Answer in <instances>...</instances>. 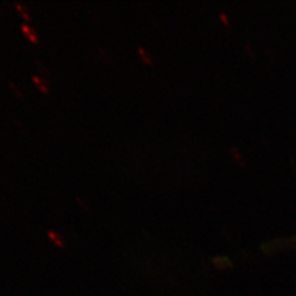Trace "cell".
<instances>
[{"label": "cell", "mask_w": 296, "mask_h": 296, "mask_svg": "<svg viewBox=\"0 0 296 296\" xmlns=\"http://www.w3.org/2000/svg\"><path fill=\"white\" fill-rule=\"evenodd\" d=\"M20 27H21V31L27 35V37L31 41V42H34V43L39 42V37H37L36 33H35V31L30 27L29 24H27V23H21V24H20Z\"/></svg>", "instance_id": "obj_1"}, {"label": "cell", "mask_w": 296, "mask_h": 296, "mask_svg": "<svg viewBox=\"0 0 296 296\" xmlns=\"http://www.w3.org/2000/svg\"><path fill=\"white\" fill-rule=\"evenodd\" d=\"M32 81L35 84V86L37 87V88L39 89V91L44 92V93H47L48 92V87H47L46 82L43 80V79H41L39 76H32Z\"/></svg>", "instance_id": "obj_2"}, {"label": "cell", "mask_w": 296, "mask_h": 296, "mask_svg": "<svg viewBox=\"0 0 296 296\" xmlns=\"http://www.w3.org/2000/svg\"><path fill=\"white\" fill-rule=\"evenodd\" d=\"M15 8H17L18 12L20 13V15L23 18V19L25 20H30L31 19V14H30L29 12V9H27V7L25 6H23L21 2H15Z\"/></svg>", "instance_id": "obj_3"}, {"label": "cell", "mask_w": 296, "mask_h": 296, "mask_svg": "<svg viewBox=\"0 0 296 296\" xmlns=\"http://www.w3.org/2000/svg\"><path fill=\"white\" fill-rule=\"evenodd\" d=\"M48 236H49V238H51V239H52L53 241L56 242L57 245H59V246H62V245H63L62 240H60V239H59V238H58V235H57L56 232H48Z\"/></svg>", "instance_id": "obj_4"}, {"label": "cell", "mask_w": 296, "mask_h": 296, "mask_svg": "<svg viewBox=\"0 0 296 296\" xmlns=\"http://www.w3.org/2000/svg\"><path fill=\"white\" fill-rule=\"evenodd\" d=\"M9 84H10V87H11V88H12L13 90H14V91L17 92V94H19V96H22V91H21L20 89H18V87L15 86V84H13V82H9Z\"/></svg>", "instance_id": "obj_5"}, {"label": "cell", "mask_w": 296, "mask_h": 296, "mask_svg": "<svg viewBox=\"0 0 296 296\" xmlns=\"http://www.w3.org/2000/svg\"><path fill=\"white\" fill-rule=\"evenodd\" d=\"M293 242H296V239H294V240H293Z\"/></svg>", "instance_id": "obj_6"}]
</instances>
